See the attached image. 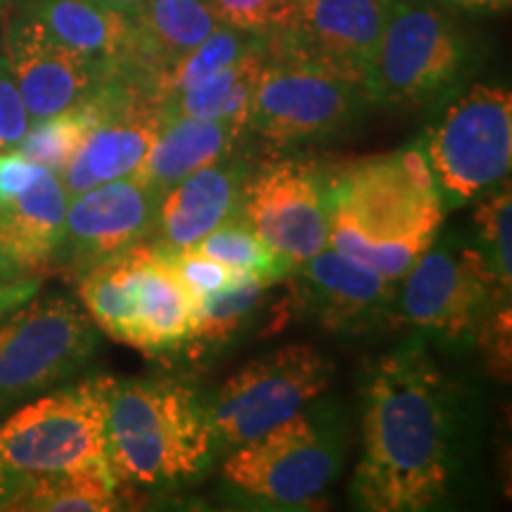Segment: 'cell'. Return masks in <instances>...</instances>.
Listing matches in <instances>:
<instances>
[{"mask_svg":"<svg viewBox=\"0 0 512 512\" xmlns=\"http://www.w3.org/2000/svg\"><path fill=\"white\" fill-rule=\"evenodd\" d=\"M361 432L351 479L356 508L422 512L446 501L460 467L463 401L422 337L366 363Z\"/></svg>","mask_w":512,"mask_h":512,"instance_id":"1","label":"cell"},{"mask_svg":"<svg viewBox=\"0 0 512 512\" xmlns=\"http://www.w3.org/2000/svg\"><path fill=\"white\" fill-rule=\"evenodd\" d=\"M444 214L418 145L332 174L330 247L396 283L437 242Z\"/></svg>","mask_w":512,"mask_h":512,"instance_id":"2","label":"cell"},{"mask_svg":"<svg viewBox=\"0 0 512 512\" xmlns=\"http://www.w3.org/2000/svg\"><path fill=\"white\" fill-rule=\"evenodd\" d=\"M216 456L207 399L176 377H114L107 406V463L119 484L176 489Z\"/></svg>","mask_w":512,"mask_h":512,"instance_id":"3","label":"cell"},{"mask_svg":"<svg viewBox=\"0 0 512 512\" xmlns=\"http://www.w3.org/2000/svg\"><path fill=\"white\" fill-rule=\"evenodd\" d=\"M477 69V46L451 12L427 0H392L370 57V105L415 110L451 98Z\"/></svg>","mask_w":512,"mask_h":512,"instance_id":"4","label":"cell"},{"mask_svg":"<svg viewBox=\"0 0 512 512\" xmlns=\"http://www.w3.org/2000/svg\"><path fill=\"white\" fill-rule=\"evenodd\" d=\"M344 463V432L330 406H306L228 453L223 479L233 491L271 508H311Z\"/></svg>","mask_w":512,"mask_h":512,"instance_id":"5","label":"cell"},{"mask_svg":"<svg viewBox=\"0 0 512 512\" xmlns=\"http://www.w3.org/2000/svg\"><path fill=\"white\" fill-rule=\"evenodd\" d=\"M418 147L444 209H458L503 183L512 164L510 88L472 83L453 93L425 128Z\"/></svg>","mask_w":512,"mask_h":512,"instance_id":"6","label":"cell"},{"mask_svg":"<svg viewBox=\"0 0 512 512\" xmlns=\"http://www.w3.org/2000/svg\"><path fill=\"white\" fill-rule=\"evenodd\" d=\"M114 377L95 375L38 396L0 425V465L55 472L107 463V406Z\"/></svg>","mask_w":512,"mask_h":512,"instance_id":"7","label":"cell"},{"mask_svg":"<svg viewBox=\"0 0 512 512\" xmlns=\"http://www.w3.org/2000/svg\"><path fill=\"white\" fill-rule=\"evenodd\" d=\"M335 363L309 344L254 358L207 399L216 451H233L294 418L330 387Z\"/></svg>","mask_w":512,"mask_h":512,"instance_id":"8","label":"cell"},{"mask_svg":"<svg viewBox=\"0 0 512 512\" xmlns=\"http://www.w3.org/2000/svg\"><path fill=\"white\" fill-rule=\"evenodd\" d=\"M403 278L394 316L444 344H475L512 299L477 247L432 245Z\"/></svg>","mask_w":512,"mask_h":512,"instance_id":"9","label":"cell"},{"mask_svg":"<svg viewBox=\"0 0 512 512\" xmlns=\"http://www.w3.org/2000/svg\"><path fill=\"white\" fill-rule=\"evenodd\" d=\"M98 328L74 299H31L0 320V415L67 382L95 356Z\"/></svg>","mask_w":512,"mask_h":512,"instance_id":"10","label":"cell"},{"mask_svg":"<svg viewBox=\"0 0 512 512\" xmlns=\"http://www.w3.org/2000/svg\"><path fill=\"white\" fill-rule=\"evenodd\" d=\"M361 83L323 69L268 57L249 107V136L273 150L344 136L368 110Z\"/></svg>","mask_w":512,"mask_h":512,"instance_id":"11","label":"cell"},{"mask_svg":"<svg viewBox=\"0 0 512 512\" xmlns=\"http://www.w3.org/2000/svg\"><path fill=\"white\" fill-rule=\"evenodd\" d=\"M332 174L309 157L273 159L252 171L240 219L297 268L330 247Z\"/></svg>","mask_w":512,"mask_h":512,"instance_id":"12","label":"cell"},{"mask_svg":"<svg viewBox=\"0 0 512 512\" xmlns=\"http://www.w3.org/2000/svg\"><path fill=\"white\" fill-rule=\"evenodd\" d=\"M93 102L98 119L72 162L57 174L67 197L136 174L164 121L150 83L133 74L112 76L93 93Z\"/></svg>","mask_w":512,"mask_h":512,"instance_id":"13","label":"cell"},{"mask_svg":"<svg viewBox=\"0 0 512 512\" xmlns=\"http://www.w3.org/2000/svg\"><path fill=\"white\" fill-rule=\"evenodd\" d=\"M392 0H306L268 36V53L361 83Z\"/></svg>","mask_w":512,"mask_h":512,"instance_id":"14","label":"cell"},{"mask_svg":"<svg viewBox=\"0 0 512 512\" xmlns=\"http://www.w3.org/2000/svg\"><path fill=\"white\" fill-rule=\"evenodd\" d=\"M3 57L22 95L31 124L46 121L86 102L121 72L76 53L34 17L19 12L5 27Z\"/></svg>","mask_w":512,"mask_h":512,"instance_id":"15","label":"cell"},{"mask_svg":"<svg viewBox=\"0 0 512 512\" xmlns=\"http://www.w3.org/2000/svg\"><path fill=\"white\" fill-rule=\"evenodd\" d=\"M157 204V192L131 176L69 197L55 271L79 278L100 261L143 245L155 228Z\"/></svg>","mask_w":512,"mask_h":512,"instance_id":"16","label":"cell"},{"mask_svg":"<svg viewBox=\"0 0 512 512\" xmlns=\"http://www.w3.org/2000/svg\"><path fill=\"white\" fill-rule=\"evenodd\" d=\"M299 309L325 330L363 335L396 318V280L325 247L287 275Z\"/></svg>","mask_w":512,"mask_h":512,"instance_id":"17","label":"cell"},{"mask_svg":"<svg viewBox=\"0 0 512 512\" xmlns=\"http://www.w3.org/2000/svg\"><path fill=\"white\" fill-rule=\"evenodd\" d=\"M252 162L242 147L192 171L159 197L152 245L188 247L223 223L240 219Z\"/></svg>","mask_w":512,"mask_h":512,"instance_id":"18","label":"cell"},{"mask_svg":"<svg viewBox=\"0 0 512 512\" xmlns=\"http://www.w3.org/2000/svg\"><path fill=\"white\" fill-rule=\"evenodd\" d=\"M69 197L46 169L15 200L0 204V275L43 278L55 271Z\"/></svg>","mask_w":512,"mask_h":512,"instance_id":"19","label":"cell"},{"mask_svg":"<svg viewBox=\"0 0 512 512\" xmlns=\"http://www.w3.org/2000/svg\"><path fill=\"white\" fill-rule=\"evenodd\" d=\"M22 12L76 53L150 81L138 67V31L131 10L105 0H27Z\"/></svg>","mask_w":512,"mask_h":512,"instance_id":"20","label":"cell"},{"mask_svg":"<svg viewBox=\"0 0 512 512\" xmlns=\"http://www.w3.org/2000/svg\"><path fill=\"white\" fill-rule=\"evenodd\" d=\"M247 136L249 133L221 119L164 117L155 145L131 178L162 197L192 171L219 162L245 145Z\"/></svg>","mask_w":512,"mask_h":512,"instance_id":"21","label":"cell"},{"mask_svg":"<svg viewBox=\"0 0 512 512\" xmlns=\"http://www.w3.org/2000/svg\"><path fill=\"white\" fill-rule=\"evenodd\" d=\"M119 482L110 463L55 472H12L0 510L107 512L119 510Z\"/></svg>","mask_w":512,"mask_h":512,"instance_id":"22","label":"cell"},{"mask_svg":"<svg viewBox=\"0 0 512 512\" xmlns=\"http://www.w3.org/2000/svg\"><path fill=\"white\" fill-rule=\"evenodd\" d=\"M131 15L138 31V67L150 83L221 27L209 0H143Z\"/></svg>","mask_w":512,"mask_h":512,"instance_id":"23","label":"cell"},{"mask_svg":"<svg viewBox=\"0 0 512 512\" xmlns=\"http://www.w3.org/2000/svg\"><path fill=\"white\" fill-rule=\"evenodd\" d=\"M195 299L178 275L147 247L138 287V328L133 349L147 356L178 354L188 342Z\"/></svg>","mask_w":512,"mask_h":512,"instance_id":"24","label":"cell"},{"mask_svg":"<svg viewBox=\"0 0 512 512\" xmlns=\"http://www.w3.org/2000/svg\"><path fill=\"white\" fill-rule=\"evenodd\" d=\"M147 259V245L100 261L79 275V297L95 328L133 347L138 328V287Z\"/></svg>","mask_w":512,"mask_h":512,"instance_id":"25","label":"cell"},{"mask_svg":"<svg viewBox=\"0 0 512 512\" xmlns=\"http://www.w3.org/2000/svg\"><path fill=\"white\" fill-rule=\"evenodd\" d=\"M268 57V41L261 43L209 76L197 86L183 88L162 100L164 117H192V119H221L249 133V107L256 91V83L264 72Z\"/></svg>","mask_w":512,"mask_h":512,"instance_id":"26","label":"cell"},{"mask_svg":"<svg viewBox=\"0 0 512 512\" xmlns=\"http://www.w3.org/2000/svg\"><path fill=\"white\" fill-rule=\"evenodd\" d=\"M268 287L252 275H238L226 290L195 299L192 328L181 351L204 358L230 347L254 323Z\"/></svg>","mask_w":512,"mask_h":512,"instance_id":"27","label":"cell"},{"mask_svg":"<svg viewBox=\"0 0 512 512\" xmlns=\"http://www.w3.org/2000/svg\"><path fill=\"white\" fill-rule=\"evenodd\" d=\"M266 41V34H254V31L221 24L214 34L204 38L200 46L192 48L190 53L181 55L176 62H171L169 67L162 69L150 83L152 93L157 95L159 102H162L164 98H169L171 93L197 86V83L209 79V76L219 74L221 69L228 67V64L240 60L242 55Z\"/></svg>","mask_w":512,"mask_h":512,"instance_id":"28","label":"cell"},{"mask_svg":"<svg viewBox=\"0 0 512 512\" xmlns=\"http://www.w3.org/2000/svg\"><path fill=\"white\" fill-rule=\"evenodd\" d=\"M188 247L219 261L223 266L233 268L235 273L252 275V278L266 285H275L294 271L285 259H280L273 249H268L242 219L223 223V226L211 230L209 235H204L202 240Z\"/></svg>","mask_w":512,"mask_h":512,"instance_id":"29","label":"cell"},{"mask_svg":"<svg viewBox=\"0 0 512 512\" xmlns=\"http://www.w3.org/2000/svg\"><path fill=\"white\" fill-rule=\"evenodd\" d=\"M95 119H98V107H95L93 95L72 110L57 114L46 121H36L29 126L27 136L19 143L17 150L31 162L46 166L57 176L72 162L88 131H91Z\"/></svg>","mask_w":512,"mask_h":512,"instance_id":"30","label":"cell"},{"mask_svg":"<svg viewBox=\"0 0 512 512\" xmlns=\"http://www.w3.org/2000/svg\"><path fill=\"white\" fill-rule=\"evenodd\" d=\"M510 226H512V195L505 183L494 195H489L477 207L475 228L479 252L494 268L498 280L512 290V252H510Z\"/></svg>","mask_w":512,"mask_h":512,"instance_id":"31","label":"cell"},{"mask_svg":"<svg viewBox=\"0 0 512 512\" xmlns=\"http://www.w3.org/2000/svg\"><path fill=\"white\" fill-rule=\"evenodd\" d=\"M147 247L178 275V280L188 287L192 299L226 290L228 285L235 283L238 275H242L235 273L233 268L219 264V261L209 259V256L195 252L192 247H159L152 245V242Z\"/></svg>","mask_w":512,"mask_h":512,"instance_id":"32","label":"cell"},{"mask_svg":"<svg viewBox=\"0 0 512 512\" xmlns=\"http://www.w3.org/2000/svg\"><path fill=\"white\" fill-rule=\"evenodd\" d=\"M221 24L271 36L287 22L285 0H209Z\"/></svg>","mask_w":512,"mask_h":512,"instance_id":"33","label":"cell"},{"mask_svg":"<svg viewBox=\"0 0 512 512\" xmlns=\"http://www.w3.org/2000/svg\"><path fill=\"white\" fill-rule=\"evenodd\" d=\"M31 126L29 112L24 107L8 62L0 55V152L17 150Z\"/></svg>","mask_w":512,"mask_h":512,"instance_id":"34","label":"cell"},{"mask_svg":"<svg viewBox=\"0 0 512 512\" xmlns=\"http://www.w3.org/2000/svg\"><path fill=\"white\" fill-rule=\"evenodd\" d=\"M512 309L510 304H503L501 309H496L494 316H491L486 328L479 335L477 344L484 349L486 363H489L491 373L498 377L510 375V358H512Z\"/></svg>","mask_w":512,"mask_h":512,"instance_id":"35","label":"cell"},{"mask_svg":"<svg viewBox=\"0 0 512 512\" xmlns=\"http://www.w3.org/2000/svg\"><path fill=\"white\" fill-rule=\"evenodd\" d=\"M43 171H46V166L31 162L19 150L0 152V204L22 195Z\"/></svg>","mask_w":512,"mask_h":512,"instance_id":"36","label":"cell"},{"mask_svg":"<svg viewBox=\"0 0 512 512\" xmlns=\"http://www.w3.org/2000/svg\"><path fill=\"white\" fill-rule=\"evenodd\" d=\"M41 278H0V320L36 297Z\"/></svg>","mask_w":512,"mask_h":512,"instance_id":"37","label":"cell"},{"mask_svg":"<svg viewBox=\"0 0 512 512\" xmlns=\"http://www.w3.org/2000/svg\"><path fill=\"white\" fill-rule=\"evenodd\" d=\"M456 5H465V8H489V10H501L498 0H451Z\"/></svg>","mask_w":512,"mask_h":512,"instance_id":"38","label":"cell"},{"mask_svg":"<svg viewBox=\"0 0 512 512\" xmlns=\"http://www.w3.org/2000/svg\"><path fill=\"white\" fill-rule=\"evenodd\" d=\"M10 475H12V472H10V470H5V467L0 465V503H3V498H5V491H8Z\"/></svg>","mask_w":512,"mask_h":512,"instance_id":"39","label":"cell"},{"mask_svg":"<svg viewBox=\"0 0 512 512\" xmlns=\"http://www.w3.org/2000/svg\"><path fill=\"white\" fill-rule=\"evenodd\" d=\"M306 3V0H285V8H287V19H290L294 12H297L299 8H302V5ZM287 24V22H285ZM283 24V27H285Z\"/></svg>","mask_w":512,"mask_h":512,"instance_id":"40","label":"cell"},{"mask_svg":"<svg viewBox=\"0 0 512 512\" xmlns=\"http://www.w3.org/2000/svg\"><path fill=\"white\" fill-rule=\"evenodd\" d=\"M105 3L117 5V8H124V10H131V8H136L138 3H143V0H105Z\"/></svg>","mask_w":512,"mask_h":512,"instance_id":"41","label":"cell"},{"mask_svg":"<svg viewBox=\"0 0 512 512\" xmlns=\"http://www.w3.org/2000/svg\"><path fill=\"white\" fill-rule=\"evenodd\" d=\"M498 3H501V10H505L510 5V0H498Z\"/></svg>","mask_w":512,"mask_h":512,"instance_id":"42","label":"cell"},{"mask_svg":"<svg viewBox=\"0 0 512 512\" xmlns=\"http://www.w3.org/2000/svg\"><path fill=\"white\" fill-rule=\"evenodd\" d=\"M0 278H3V275H0Z\"/></svg>","mask_w":512,"mask_h":512,"instance_id":"43","label":"cell"}]
</instances>
